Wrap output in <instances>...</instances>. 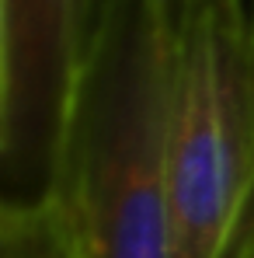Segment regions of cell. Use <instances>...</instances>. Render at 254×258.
I'll list each match as a JSON object with an SVG mask.
<instances>
[{
	"instance_id": "cell-5",
	"label": "cell",
	"mask_w": 254,
	"mask_h": 258,
	"mask_svg": "<svg viewBox=\"0 0 254 258\" xmlns=\"http://www.w3.org/2000/svg\"><path fill=\"white\" fill-rule=\"evenodd\" d=\"M157 4V11L164 14V21L171 25V32L174 35H181V28H185V21H188V14H192V7L199 4V0H153Z\"/></svg>"
},
{
	"instance_id": "cell-3",
	"label": "cell",
	"mask_w": 254,
	"mask_h": 258,
	"mask_svg": "<svg viewBox=\"0 0 254 258\" xmlns=\"http://www.w3.org/2000/svg\"><path fill=\"white\" fill-rule=\"evenodd\" d=\"M101 4L0 0V199L11 206L52 199Z\"/></svg>"
},
{
	"instance_id": "cell-4",
	"label": "cell",
	"mask_w": 254,
	"mask_h": 258,
	"mask_svg": "<svg viewBox=\"0 0 254 258\" xmlns=\"http://www.w3.org/2000/svg\"><path fill=\"white\" fill-rule=\"evenodd\" d=\"M0 258H70L52 203L45 206L0 203Z\"/></svg>"
},
{
	"instance_id": "cell-6",
	"label": "cell",
	"mask_w": 254,
	"mask_h": 258,
	"mask_svg": "<svg viewBox=\"0 0 254 258\" xmlns=\"http://www.w3.org/2000/svg\"><path fill=\"white\" fill-rule=\"evenodd\" d=\"M251 28H254V0H251Z\"/></svg>"
},
{
	"instance_id": "cell-2",
	"label": "cell",
	"mask_w": 254,
	"mask_h": 258,
	"mask_svg": "<svg viewBox=\"0 0 254 258\" xmlns=\"http://www.w3.org/2000/svg\"><path fill=\"white\" fill-rule=\"evenodd\" d=\"M171 258H254V28L244 0H199L178 35Z\"/></svg>"
},
{
	"instance_id": "cell-1",
	"label": "cell",
	"mask_w": 254,
	"mask_h": 258,
	"mask_svg": "<svg viewBox=\"0 0 254 258\" xmlns=\"http://www.w3.org/2000/svg\"><path fill=\"white\" fill-rule=\"evenodd\" d=\"M178 35L153 0H105L52 188L70 258H171Z\"/></svg>"
}]
</instances>
